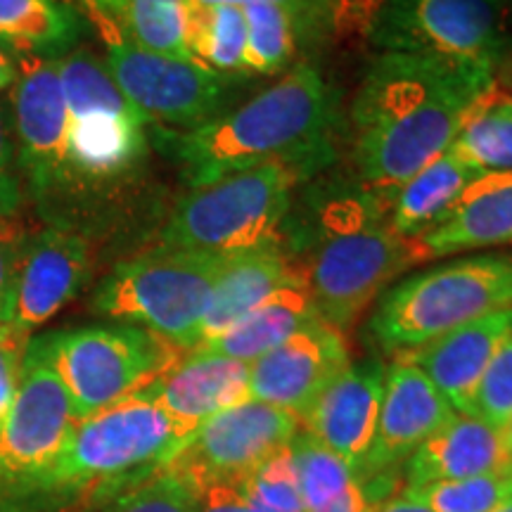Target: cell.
Returning a JSON list of instances; mask_svg holds the SVG:
<instances>
[{
  "instance_id": "obj_8",
  "label": "cell",
  "mask_w": 512,
  "mask_h": 512,
  "mask_svg": "<svg viewBox=\"0 0 512 512\" xmlns=\"http://www.w3.org/2000/svg\"><path fill=\"white\" fill-rule=\"evenodd\" d=\"M302 171L271 164L185 192L162 228V245L238 254L278 240Z\"/></svg>"
},
{
  "instance_id": "obj_9",
  "label": "cell",
  "mask_w": 512,
  "mask_h": 512,
  "mask_svg": "<svg viewBox=\"0 0 512 512\" xmlns=\"http://www.w3.org/2000/svg\"><path fill=\"white\" fill-rule=\"evenodd\" d=\"M356 17L380 53L441 57L496 74L512 48L505 0H366Z\"/></svg>"
},
{
  "instance_id": "obj_41",
  "label": "cell",
  "mask_w": 512,
  "mask_h": 512,
  "mask_svg": "<svg viewBox=\"0 0 512 512\" xmlns=\"http://www.w3.org/2000/svg\"><path fill=\"white\" fill-rule=\"evenodd\" d=\"M10 283H12V261L3 240H0V323H8L10 306Z\"/></svg>"
},
{
  "instance_id": "obj_20",
  "label": "cell",
  "mask_w": 512,
  "mask_h": 512,
  "mask_svg": "<svg viewBox=\"0 0 512 512\" xmlns=\"http://www.w3.org/2000/svg\"><path fill=\"white\" fill-rule=\"evenodd\" d=\"M145 392L155 396L178 420L200 427L211 415L252 399L249 363L192 349L185 351L150 387H145Z\"/></svg>"
},
{
  "instance_id": "obj_30",
  "label": "cell",
  "mask_w": 512,
  "mask_h": 512,
  "mask_svg": "<svg viewBox=\"0 0 512 512\" xmlns=\"http://www.w3.org/2000/svg\"><path fill=\"white\" fill-rule=\"evenodd\" d=\"M247 27L238 5H200L190 0L188 50L192 62L223 76L245 74Z\"/></svg>"
},
{
  "instance_id": "obj_27",
  "label": "cell",
  "mask_w": 512,
  "mask_h": 512,
  "mask_svg": "<svg viewBox=\"0 0 512 512\" xmlns=\"http://www.w3.org/2000/svg\"><path fill=\"white\" fill-rule=\"evenodd\" d=\"M81 34L79 15L60 0H0V48L60 60Z\"/></svg>"
},
{
  "instance_id": "obj_44",
  "label": "cell",
  "mask_w": 512,
  "mask_h": 512,
  "mask_svg": "<svg viewBox=\"0 0 512 512\" xmlns=\"http://www.w3.org/2000/svg\"><path fill=\"white\" fill-rule=\"evenodd\" d=\"M15 79H17L15 62H12L10 55L5 53V48H0V91H3L5 86H10Z\"/></svg>"
},
{
  "instance_id": "obj_45",
  "label": "cell",
  "mask_w": 512,
  "mask_h": 512,
  "mask_svg": "<svg viewBox=\"0 0 512 512\" xmlns=\"http://www.w3.org/2000/svg\"><path fill=\"white\" fill-rule=\"evenodd\" d=\"M496 81L501 83L505 91L512 93V48H510V53L505 55V60L501 62V67H498Z\"/></svg>"
},
{
  "instance_id": "obj_15",
  "label": "cell",
  "mask_w": 512,
  "mask_h": 512,
  "mask_svg": "<svg viewBox=\"0 0 512 512\" xmlns=\"http://www.w3.org/2000/svg\"><path fill=\"white\" fill-rule=\"evenodd\" d=\"M19 164L36 200H46L67 181V100L57 60L22 57L12 91Z\"/></svg>"
},
{
  "instance_id": "obj_37",
  "label": "cell",
  "mask_w": 512,
  "mask_h": 512,
  "mask_svg": "<svg viewBox=\"0 0 512 512\" xmlns=\"http://www.w3.org/2000/svg\"><path fill=\"white\" fill-rule=\"evenodd\" d=\"M22 204V190L15 171V155L8 133V121L0 110V216H15Z\"/></svg>"
},
{
  "instance_id": "obj_6",
  "label": "cell",
  "mask_w": 512,
  "mask_h": 512,
  "mask_svg": "<svg viewBox=\"0 0 512 512\" xmlns=\"http://www.w3.org/2000/svg\"><path fill=\"white\" fill-rule=\"evenodd\" d=\"M228 256L159 245L114 266L95 290L91 309L192 351L202 342L204 313Z\"/></svg>"
},
{
  "instance_id": "obj_33",
  "label": "cell",
  "mask_w": 512,
  "mask_h": 512,
  "mask_svg": "<svg viewBox=\"0 0 512 512\" xmlns=\"http://www.w3.org/2000/svg\"><path fill=\"white\" fill-rule=\"evenodd\" d=\"M247 501L261 503L266 508L280 512H306L299 491L297 460H294L292 444L273 453L252 477L240 484Z\"/></svg>"
},
{
  "instance_id": "obj_42",
  "label": "cell",
  "mask_w": 512,
  "mask_h": 512,
  "mask_svg": "<svg viewBox=\"0 0 512 512\" xmlns=\"http://www.w3.org/2000/svg\"><path fill=\"white\" fill-rule=\"evenodd\" d=\"M373 512H432V510L427 508L425 503L415 501V498H411V496L403 494V491H401L399 496L389 498V501L377 503Z\"/></svg>"
},
{
  "instance_id": "obj_28",
  "label": "cell",
  "mask_w": 512,
  "mask_h": 512,
  "mask_svg": "<svg viewBox=\"0 0 512 512\" xmlns=\"http://www.w3.org/2000/svg\"><path fill=\"white\" fill-rule=\"evenodd\" d=\"M453 157L477 171H512V93L494 81L465 112L453 138Z\"/></svg>"
},
{
  "instance_id": "obj_48",
  "label": "cell",
  "mask_w": 512,
  "mask_h": 512,
  "mask_svg": "<svg viewBox=\"0 0 512 512\" xmlns=\"http://www.w3.org/2000/svg\"><path fill=\"white\" fill-rule=\"evenodd\" d=\"M491 512H512V496L505 498V501L501 505H496V508Z\"/></svg>"
},
{
  "instance_id": "obj_39",
  "label": "cell",
  "mask_w": 512,
  "mask_h": 512,
  "mask_svg": "<svg viewBox=\"0 0 512 512\" xmlns=\"http://www.w3.org/2000/svg\"><path fill=\"white\" fill-rule=\"evenodd\" d=\"M192 3H200V5H238V8H245V5H252V3H275V5H285V8L306 12V15L332 19V22H335V19L339 17L337 0H192Z\"/></svg>"
},
{
  "instance_id": "obj_1",
  "label": "cell",
  "mask_w": 512,
  "mask_h": 512,
  "mask_svg": "<svg viewBox=\"0 0 512 512\" xmlns=\"http://www.w3.org/2000/svg\"><path fill=\"white\" fill-rule=\"evenodd\" d=\"M496 81L489 69L441 57L377 53L351 102L358 176L389 197L444 155L477 95Z\"/></svg>"
},
{
  "instance_id": "obj_47",
  "label": "cell",
  "mask_w": 512,
  "mask_h": 512,
  "mask_svg": "<svg viewBox=\"0 0 512 512\" xmlns=\"http://www.w3.org/2000/svg\"><path fill=\"white\" fill-rule=\"evenodd\" d=\"M505 444H508V453H510V463H512V418L505 427Z\"/></svg>"
},
{
  "instance_id": "obj_35",
  "label": "cell",
  "mask_w": 512,
  "mask_h": 512,
  "mask_svg": "<svg viewBox=\"0 0 512 512\" xmlns=\"http://www.w3.org/2000/svg\"><path fill=\"white\" fill-rule=\"evenodd\" d=\"M475 415L501 432L512 418V325L479 382Z\"/></svg>"
},
{
  "instance_id": "obj_22",
  "label": "cell",
  "mask_w": 512,
  "mask_h": 512,
  "mask_svg": "<svg viewBox=\"0 0 512 512\" xmlns=\"http://www.w3.org/2000/svg\"><path fill=\"white\" fill-rule=\"evenodd\" d=\"M299 278H304L302 266L280 247V242L230 254L211 290L200 344L233 328L271 294Z\"/></svg>"
},
{
  "instance_id": "obj_18",
  "label": "cell",
  "mask_w": 512,
  "mask_h": 512,
  "mask_svg": "<svg viewBox=\"0 0 512 512\" xmlns=\"http://www.w3.org/2000/svg\"><path fill=\"white\" fill-rule=\"evenodd\" d=\"M384 377L387 366L380 361L351 363L299 418L302 432L330 448L356 475L373 444Z\"/></svg>"
},
{
  "instance_id": "obj_4",
  "label": "cell",
  "mask_w": 512,
  "mask_h": 512,
  "mask_svg": "<svg viewBox=\"0 0 512 512\" xmlns=\"http://www.w3.org/2000/svg\"><path fill=\"white\" fill-rule=\"evenodd\" d=\"M382 195L370 188L337 195L320 209L302 266L320 318L344 332L389 283L430 259L420 240L401 238Z\"/></svg>"
},
{
  "instance_id": "obj_10",
  "label": "cell",
  "mask_w": 512,
  "mask_h": 512,
  "mask_svg": "<svg viewBox=\"0 0 512 512\" xmlns=\"http://www.w3.org/2000/svg\"><path fill=\"white\" fill-rule=\"evenodd\" d=\"M67 100V178L114 181L131 174L147 152V121L119 91L110 69L86 50L57 60Z\"/></svg>"
},
{
  "instance_id": "obj_29",
  "label": "cell",
  "mask_w": 512,
  "mask_h": 512,
  "mask_svg": "<svg viewBox=\"0 0 512 512\" xmlns=\"http://www.w3.org/2000/svg\"><path fill=\"white\" fill-rule=\"evenodd\" d=\"M292 451L306 512H373L361 479L330 448L299 432Z\"/></svg>"
},
{
  "instance_id": "obj_7",
  "label": "cell",
  "mask_w": 512,
  "mask_h": 512,
  "mask_svg": "<svg viewBox=\"0 0 512 512\" xmlns=\"http://www.w3.org/2000/svg\"><path fill=\"white\" fill-rule=\"evenodd\" d=\"M34 342L69 394L76 418L143 392L185 354L155 332L128 323L55 330Z\"/></svg>"
},
{
  "instance_id": "obj_43",
  "label": "cell",
  "mask_w": 512,
  "mask_h": 512,
  "mask_svg": "<svg viewBox=\"0 0 512 512\" xmlns=\"http://www.w3.org/2000/svg\"><path fill=\"white\" fill-rule=\"evenodd\" d=\"M88 10L93 12L98 19H105V22H114V17L119 15L124 0H81Z\"/></svg>"
},
{
  "instance_id": "obj_49",
  "label": "cell",
  "mask_w": 512,
  "mask_h": 512,
  "mask_svg": "<svg viewBox=\"0 0 512 512\" xmlns=\"http://www.w3.org/2000/svg\"><path fill=\"white\" fill-rule=\"evenodd\" d=\"M508 3V19H510V34H512V0H505Z\"/></svg>"
},
{
  "instance_id": "obj_25",
  "label": "cell",
  "mask_w": 512,
  "mask_h": 512,
  "mask_svg": "<svg viewBox=\"0 0 512 512\" xmlns=\"http://www.w3.org/2000/svg\"><path fill=\"white\" fill-rule=\"evenodd\" d=\"M486 171H477L451 155L434 159L408 178L389 200V223L401 238L422 240L448 219L463 192Z\"/></svg>"
},
{
  "instance_id": "obj_17",
  "label": "cell",
  "mask_w": 512,
  "mask_h": 512,
  "mask_svg": "<svg viewBox=\"0 0 512 512\" xmlns=\"http://www.w3.org/2000/svg\"><path fill=\"white\" fill-rule=\"evenodd\" d=\"M91 275V249L81 235L64 228L38 233L12 264L8 323L31 335L57 316Z\"/></svg>"
},
{
  "instance_id": "obj_36",
  "label": "cell",
  "mask_w": 512,
  "mask_h": 512,
  "mask_svg": "<svg viewBox=\"0 0 512 512\" xmlns=\"http://www.w3.org/2000/svg\"><path fill=\"white\" fill-rule=\"evenodd\" d=\"M27 347L29 335L19 332L15 325L0 323V427L15 399Z\"/></svg>"
},
{
  "instance_id": "obj_31",
  "label": "cell",
  "mask_w": 512,
  "mask_h": 512,
  "mask_svg": "<svg viewBox=\"0 0 512 512\" xmlns=\"http://www.w3.org/2000/svg\"><path fill=\"white\" fill-rule=\"evenodd\" d=\"M188 17L190 0H124L112 24L140 50L192 62Z\"/></svg>"
},
{
  "instance_id": "obj_13",
  "label": "cell",
  "mask_w": 512,
  "mask_h": 512,
  "mask_svg": "<svg viewBox=\"0 0 512 512\" xmlns=\"http://www.w3.org/2000/svg\"><path fill=\"white\" fill-rule=\"evenodd\" d=\"M299 432L302 422L294 413L249 399L204 420L166 467L195 491L209 484H242Z\"/></svg>"
},
{
  "instance_id": "obj_23",
  "label": "cell",
  "mask_w": 512,
  "mask_h": 512,
  "mask_svg": "<svg viewBox=\"0 0 512 512\" xmlns=\"http://www.w3.org/2000/svg\"><path fill=\"white\" fill-rule=\"evenodd\" d=\"M420 242L430 259L512 245V171L479 176L448 219Z\"/></svg>"
},
{
  "instance_id": "obj_46",
  "label": "cell",
  "mask_w": 512,
  "mask_h": 512,
  "mask_svg": "<svg viewBox=\"0 0 512 512\" xmlns=\"http://www.w3.org/2000/svg\"><path fill=\"white\" fill-rule=\"evenodd\" d=\"M363 3H366V0H337L339 15H342V12H351V15H356L358 8H361Z\"/></svg>"
},
{
  "instance_id": "obj_26",
  "label": "cell",
  "mask_w": 512,
  "mask_h": 512,
  "mask_svg": "<svg viewBox=\"0 0 512 512\" xmlns=\"http://www.w3.org/2000/svg\"><path fill=\"white\" fill-rule=\"evenodd\" d=\"M242 12L247 27L245 74H280L297 60L304 41L332 24V19L306 15L275 3H252L245 5Z\"/></svg>"
},
{
  "instance_id": "obj_38",
  "label": "cell",
  "mask_w": 512,
  "mask_h": 512,
  "mask_svg": "<svg viewBox=\"0 0 512 512\" xmlns=\"http://www.w3.org/2000/svg\"><path fill=\"white\" fill-rule=\"evenodd\" d=\"M197 512H249L240 484H209L197 489Z\"/></svg>"
},
{
  "instance_id": "obj_2",
  "label": "cell",
  "mask_w": 512,
  "mask_h": 512,
  "mask_svg": "<svg viewBox=\"0 0 512 512\" xmlns=\"http://www.w3.org/2000/svg\"><path fill=\"white\" fill-rule=\"evenodd\" d=\"M337 105L328 81L309 62L245 105L216 114L188 131L157 128V145L176 159L188 188L242 171L283 164L311 178L332 159Z\"/></svg>"
},
{
  "instance_id": "obj_14",
  "label": "cell",
  "mask_w": 512,
  "mask_h": 512,
  "mask_svg": "<svg viewBox=\"0 0 512 512\" xmlns=\"http://www.w3.org/2000/svg\"><path fill=\"white\" fill-rule=\"evenodd\" d=\"M453 415L456 411L430 377L406 358H396L392 366H387L375 437L366 463L358 470L363 489L373 482H384L389 472L406 465Z\"/></svg>"
},
{
  "instance_id": "obj_3",
  "label": "cell",
  "mask_w": 512,
  "mask_h": 512,
  "mask_svg": "<svg viewBox=\"0 0 512 512\" xmlns=\"http://www.w3.org/2000/svg\"><path fill=\"white\" fill-rule=\"evenodd\" d=\"M195 430L143 389L76 420L53 465L22 496L60 510L81 503L102 510L164 470Z\"/></svg>"
},
{
  "instance_id": "obj_11",
  "label": "cell",
  "mask_w": 512,
  "mask_h": 512,
  "mask_svg": "<svg viewBox=\"0 0 512 512\" xmlns=\"http://www.w3.org/2000/svg\"><path fill=\"white\" fill-rule=\"evenodd\" d=\"M100 27L105 29V64L112 79L150 124L188 131L221 114L228 79L197 62L140 50L105 19Z\"/></svg>"
},
{
  "instance_id": "obj_19",
  "label": "cell",
  "mask_w": 512,
  "mask_h": 512,
  "mask_svg": "<svg viewBox=\"0 0 512 512\" xmlns=\"http://www.w3.org/2000/svg\"><path fill=\"white\" fill-rule=\"evenodd\" d=\"M510 325L512 309L496 311L399 356L430 377L453 411L475 415L479 382Z\"/></svg>"
},
{
  "instance_id": "obj_5",
  "label": "cell",
  "mask_w": 512,
  "mask_h": 512,
  "mask_svg": "<svg viewBox=\"0 0 512 512\" xmlns=\"http://www.w3.org/2000/svg\"><path fill=\"white\" fill-rule=\"evenodd\" d=\"M512 309V254H479L415 273L382 292L368 330L392 354Z\"/></svg>"
},
{
  "instance_id": "obj_21",
  "label": "cell",
  "mask_w": 512,
  "mask_h": 512,
  "mask_svg": "<svg viewBox=\"0 0 512 512\" xmlns=\"http://www.w3.org/2000/svg\"><path fill=\"white\" fill-rule=\"evenodd\" d=\"M512 472L505 432L479 415L456 413L406 463V486Z\"/></svg>"
},
{
  "instance_id": "obj_16",
  "label": "cell",
  "mask_w": 512,
  "mask_h": 512,
  "mask_svg": "<svg viewBox=\"0 0 512 512\" xmlns=\"http://www.w3.org/2000/svg\"><path fill=\"white\" fill-rule=\"evenodd\" d=\"M349 366L351 358L342 332L318 320L249 363V396L302 418L328 384Z\"/></svg>"
},
{
  "instance_id": "obj_24",
  "label": "cell",
  "mask_w": 512,
  "mask_h": 512,
  "mask_svg": "<svg viewBox=\"0 0 512 512\" xmlns=\"http://www.w3.org/2000/svg\"><path fill=\"white\" fill-rule=\"evenodd\" d=\"M318 320L323 318L313 302L306 278H299L271 294L264 304L249 311L233 328L200 344L197 349L252 363L256 358L266 356L268 351L278 349L280 344H285L302 330L311 328Z\"/></svg>"
},
{
  "instance_id": "obj_12",
  "label": "cell",
  "mask_w": 512,
  "mask_h": 512,
  "mask_svg": "<svg viewBox=\"0 0 512 512\" xmlns=\"http://www.w3.org/2000/svg\"><path fill=\"white\" fill-rule=\"evenodd\" d=\"M76 420L69 394L29 339L15 399L0 427V494L22 496L53 465Z\"/></svg>"
},
{
  "instance_id": "obj_34",
  "label": "cell",
  "mask_w": 512,
  "mask_h": 512,
  "mask_svg": "<svg viewBox=\"0 0 512 512\" xmlns=\"http://www.w3.org/2000/svg\"><path fill=\"white\" fill-rule=\"evenodd\" d=\"M100 512H197V491L169 467Z\"/></svg>"
},
{
  "instance_id": "obj_32",
  "label": "cell",
  "mask_w": 512,
  "mask_h": 512,
  "mask_svg": "<svg viewBox=\"0 0 512 512\" xmlns=\"http://www.w3.org/2000/svg\"><path fill=\"white\" fill-rule=\"evenodd\" d=\"M403 494L425 503L432 512H491L512 496V472L403 486Z\"/></svg>"
},
{
  "instance_id": "obj_40",
  "label": "cell",
  "mask_w": 512,
  "mask_h": 512,
  "mask_svg": "<svg viewBox=\"0 0 512 512\" xmlns=\"http://www.w3.org/2000/svg\"><path fill=\"white\" fill-rule=\"evenodd\" d=\"M0 512H62V510L55 508L53 503L43 501V498L0 494Z\"/></svg>"
}]
</instances>
